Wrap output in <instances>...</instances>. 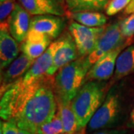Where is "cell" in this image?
<instances>
[{
    "label": "cell",
    "instance_id": "21",
    "mask_svg": "<svg viewBox=\"0 0 134 134\" xmlns=\"http://www.w3.org/2000/svg\"><path fill=\"white\" fill-rule=\"evenodd\" d=\"M132 0H110L106 7V14L108 16H114L127 7Z\"/></svg>",
    "mask_w": 134,
    "mask_h": 134
},
{
    "label": "cell",
    "instance_id": "30",
    "mask_svg": "<svg viewBox=\"0 0 134 134\" xmlns=\"http://www.w3.org/2000/svg\"><path fill=\"white\" fill-rule=\"evenodd\" d=\"M62 1H63V2H64V0H62Z\"/></svg>",
    "mask_w": 134,
    "mask_h": 134
},
{
    "label": "cell",
    "instance_id": "7",
    "mask_svg": "<svg viewBox=\"0 0 134 134\" xmlns=\"http://www.w3.org/2000/svg\"><path fill=\"white\" fill-rule=\"evenodd\" d=\"M104 30V26L88 27L75 21L69 24V31L75 42L79 57H85L91 54Z\"/></svg>",
    "mask_w": 134,
    "mask_h": 134
},
{
    "label": "cell",
    "instance_id": "14",
    "mask_svg": "<svg viewBox=\"0 0 134 134\" xmlns=\"http://www.w3.org/2000/svg\"><path fill=\"white\" fill-rule=\"evenodd\" d=\"M9 31L12 37L19 43L24 41L29 32L30 14L19 3H16L9 17L8 18Z\"/></svg>",
    "mask_w": 134,
    "mask_h": 134
},
{
    "label": "cell",
    "instance_id": "15",
    "mask_svg": "<svg viewBox=\"0 0 134 134\" xmlns=\"http://www.w3.org/2000/svg\"><path fill=\"white\" fill-rule=\"evenodd\" d=\"M52 39L47 35L35 31H29L26 38L20 44V51L35 60L46 51Z\"/></svg>",
    "mask_w": 134,
    "mask_h": 134
},
{
    "label": "cell",
    "instance_id": "23",
    "mask_svg": "<svg viewBox=\"0 0 134 134\" xmlns=\"http://www.w3.org/2000/svg\"><path fill=\"white\" fill-rule=\"evenodd\" d=\"M2 134H34L28 130L22 129L13 121H1V131Z\"/></svg>",
    "mask_w": 134,
    "mask_h": 134
},
{
    "label": "cell",
    "instance_id": "28",
    "mask_svg": "<svg viewBox=\"0 0 134 134\" xmlns=\"http://www.w3.org/2000/svg\"><path fill=\"white\" fill-rule=\"evenodd\" d=\"M64 134H86V127L78 130L77 131H76V132H74V133H64Z\"/></svg>",
    "mask_w": 134,
    "mask_h": 134
},
{
    "label": "cell",
    "instance_id": "17",
    "mask_svg": "<svg viewBox=\"0 0 134 134\" xmlns=\"http://www.w3.org/2000/svg\"><path fill=\"white\" fill-rule=\"evenodd\" d=\"M110 0H64L69 13L81 11H98L106 9Z\"/></svg>",
    "mask_w": 134,
    "mask_h": 134
},
{
    "label": "cell",
    "instance_id": "4",
    "mask_svg": "<svg viewBox=\"0 0 134 134\" xmlns=\"http://www.w3.org/2000/svg\"><path fill=\"white\" fill-rule=\"evenodd\" d=\"M87 56L79 57L58 70L54 76V92L57 103H71L82 86L91 69Z\"/></svg>",
    "mask_w": 134,
    "mask_h": 134
},
{
    "label": "cell",
    "instance_id": "26",
    "mask_svg": "<svg viewBox=\"0 0 134 134\" xmlns=\"http://www.w3.org/2000/svg\"><path fill=\"white\" fill-rule=\"evenodd\" d=\"M127 127L128 128L134 130V100L128 114V117L127 120Z\"/></svg>",
    "mask_w": 134,
    "mask_h": 134
},
{
    "label": "cell",
    "instance_id": "13",
    "mask_svg": "<svg viewBox=\"0 0 134 134\" xmlns=\"http://www.w3.org/2000/svg\"><path fill=\"white\" fill-rule=\"evenodd\" d=\"M30 15H56L63 16L66 8L62 0H19Z\"/></svg>",
    "mask_w": 134,
    "mask_h": 134
},
{
    "label": "cell",
    "instance_id": "2",
    "mask_svg": "<svg viewBox=\"0 0 134 134\" xmlns=\"http://www.w3.org/2000/svg\"><path fill=\"white\" fill-rule=\"evenodd\" d=\"M53 83L54 76L46 75L19 113L10 121L22 129L37 134L39 127L52 119L57 113L58 105Z\"/></svg>",
    "mask_w": 134,
    "mask_h": 134
},
{
    "label": "cell",
    "instance_id": "25",
    "mask_svg": "<svg viewBox=\"0 0 134 134\" xmlns=\"http://www.w3.org/2000/svg\"><path fill=\"white\" fill-rule=\"evenodd\" d=\"M90 134H125V130L116 129H104L96 130L94 133Z\"/></svg>",
    "mask_w": 134,
    "mask_h": 134
},
{
    "label": "cell",
    "instance_id": "8",
    "mask_svg": "<svg viewBox=\"0 0 134 134\" xmlns=\"http://www.w3.org/2000/svg\"><path fill=\"white\" fill-rule=\"evenodd\" d=\"M61 37L62 43L55 51L52 64L46 72L48 76H54L62 67L79 58L76 44L70 32L64 31Z\"/></svg>",
    "mask_w": 134,
    "mask_h": 134
},
{
    "label": "cell",
    "instance_id": "27",
    "mask_svg": "<svg viewBox=\"0 0 134 134\" xmlns=\"http://www.w3.org/2000/svg\"><path fill=\"white\" fill-rule=\"evenodd\" d=\"M132 12H134V0L131 1V2L127 5V7L126 8V13L130 14V13H132Z\"/></svg>",
    "mask_w": 134,
    "mask_h": 134
},
{
    "label": "cell",
    "instance_id": "16",
    "mask_svg": "<svg viewBox=\"0 0 134 134\" xmlns=\"http://www.w3.org/2000/svg\"><path fill=\"white\" fill-rule=\"evenodd\" d=\"M134 74V43L124 48L116 60L114 74L109 85L111 86L115 82Z\"/></svg>",
    "mask_w": 134,
    "mask_h": 134
},
{
    "label": "cell",
    "instance_id": "9",
    "mask_svg": "<svg viewBox=\"0 0 134 134\" xmlns=\"http://www.w3.org/2000/svg\"><path fill=\"white\" fill-rule=\"evenodd\" d=\"M127 44L107 53L95 63L86 75V82L90 81H104L111 78L115 72L117 58Z\"/></svg>",
    "mask_w": 134,
    "mask_h": 134
},
{
    "label": "cell",
    "instance_id": "11",
    "mask_svg": "<svg viewBox=\"0 0 134 134\" xmlns=\"http://www.w3.org/2000/svg\"><path fill=\"white\" fill-rule=\"evenodd\" d=\"M34 62V60L22 53L3 70V72H1V96L29 71Z\"/></svg>",
    "mask_w": 134,
    "mask_h": 134
},
{
    "label": "cell",
    "instance_id": "22",
    "mask_svg": "<svg viewBox=\"0 0 134 134\" xmlns=\"http://www.w3.org/2000/svg\"><path fill=\"white\" fill-rule=\"evenodd\" d=\"M120 29L126 39L130 38L134 35V14H132L120 21Z\"/></svg>",
    "mask_w": 134,
    "mask_h": 134
},
{
    "label": "cell",
    "instance_id": "24",
    "mask_svg": "<svg viewBox=\"0 0 134 134\" xmlns=\"http://www.w3.org/2000/svg\"><path fill=\"white\" fill-rule=\"evenodd\" d=\"M15 0H7L1 2L0 5V20L3 22L9 17L16 5Z\"/></svg>",
    "mask_w": 134,
    "mask_h": 134
},
{
    "label": "cell",
    "instance_id": "5",
    "mask_svg": "<svg viewBox=\"0 0 134 134\" xmlns=\"http://www.w3.org/2000/svg\"><path fill=\"white\" fill-rule=\"evenodd\" d=\"M109 83L100 81L85 82L72 100V107L79 127L84 128L105 99Z\"/></svg>",
    "mask_w": 134,
    "mask_h": 134
},
{
    "label": "cell",
    "instance_id": "1",
    "mask_svg": "<svg viewBox=\"0 0 134 134\" xmlns=\"http://www.w3.org/2000/svg\"><path fill=\"white\" fill-rule=\"evenodd\" d=\"M53 61L52 53L44 52L34 60L29 71L1 96L0 115L3 121L14 119L33 96L46 77Z\"/></svg>",
    "mask_w": 134,
    "mask_h": 134
},
{
    "label": "cell",
    "instance_id": "12",
    "mask_svg": "<svg viewBox=\"0 0 134 134\" xmlns=\"http://www.w3.org/2000/svg\"><path fill=\"white\" fill-rule=\"evenodd\" d=\"M9 31L8 19L1 22L0 27V68L5 70L18 57L20 47Z\"/></svg>",
    "mask_w": 134,
    "mask_h": 134
},
{
    "label": "cell",
    "instance_id": "3",
    "mask_svg": "<svg viewBox=\"0 0 134 134\" xmlns=\"http://www.w3.org/2000/svg\"><path fill=\"white\" fill-rule=\"evenodd\" d=\"M125 78L110 86L104 102L87 125L89 131L115 127L125 113H130L134 100V86Z\"/></svg>",
    "mask_w": 134,
    "mask_h": 134
},
{
    "label": "cell",
    "instance_id": "20",
    "mask_svg": "<svg viewBox=\"0 0 134 134\" xmlns=\"http://www.w3.org/2000/svg\"><path fill=\"white\" fill-rule=\"evenodd\" d=\"M65 130L62 121L58 113L52 120L41 125L37 130V134H64Z\"/></svg>",
    "mask_w": 134,
    "mask_h": 134
},
{
    "label": "cell",
    "instance_id": "18",
    "mask_svg": "<svg viewBox=\"0 0 134 134\" xmlns=\"http://www.w3.org/2000/svg\"><path fill=\"white\" fill-rule=\"evenodd\" d=\"M69 16L73 21L88 27H102L107 22V16L98 11L69 13Z\"/></svg>",
    "mask_w": 134,
    "mask_h": 134
},
{
    "label": "cell",
    "instance_id": "19",
    "mask_svg": "<svg viewBox=\"0 0 134 134\" xmlns=\"http://www.w3.org/2000/svg\"><path fill=\"white\" fill-rule=\"evenodd\" d=\"M57 113L62 121L66 133L76 132L81 128L79 127L76 115L72 110L71 103H57Z\"/></svg>",
    "mask_w": 134,
    "mask_h": 134
},
{
    "label": "cell",
    "instance_id": "29",
    "mask_svg": "<svg viewBox=\"0 0 134 134\" xmlns=\"http://www.w3.org/2000/svg\"><path fill=\"white\" fill-rule=\"evenodd\" d=\"M1 1V2H5V1H7V0H0Z\"/></svg>",
    "mask_w": 134,
    "mask_h": 134
},
{
    "label": "cell",
    "instance_id": "10",
    "mask_svg": "<svg viewBox=\"0 0 134 134\" xmlns=\"http://www.w3.org/2000/svg\"><path fill=\"white\" fill-rule=\"evenodd\" d=\"M63 16L56 15H36L31 19L29 31H35L48 36L52 40L59 37L66 26Z\"/></svg>",
    "mask_w": 134,
    "mask_h": 134
},
{
    "label": "cell",
    "instance_id": "6",
    "mask_svg": "<svg viewBox=\"0 0 134 134\" xmlns=\"http://www.w3.org/2000/svg\"><path fill=\"white\" fill-rule=\"evenodd\" d=\"M127 40L121 34L120 22H115L107 25L98 40L94 50L87 56L90 63L92 66L107 53L127 44Z\"/></svg>",
    "mask_w": 134,
    "mask_h": 134
},
{
    "label": "cell",
    "instance_id": "31",
    "mask_svg": "<svg viewBox=\"0 0 134 134\" xmlns=\"http://www.w3.org/2000/svg\"><path fill=\"white\" fill-rule=\"evenodd\" d=\"M132 1H133V0H132Z\"/></svg>",
    "mask_w": 134,
    "mask_h": 134
}]
</instances>
